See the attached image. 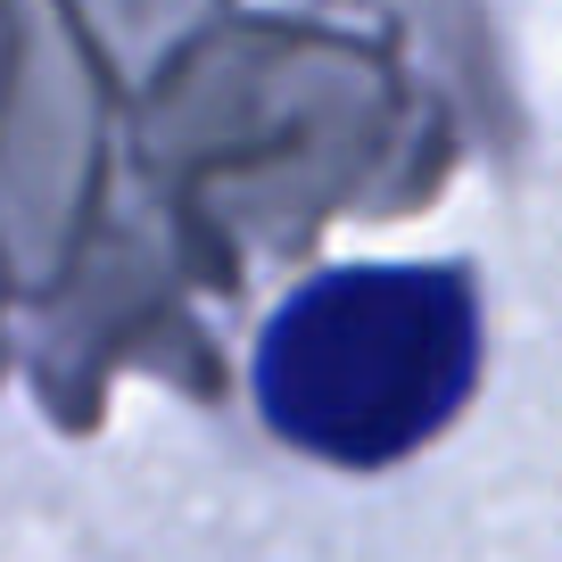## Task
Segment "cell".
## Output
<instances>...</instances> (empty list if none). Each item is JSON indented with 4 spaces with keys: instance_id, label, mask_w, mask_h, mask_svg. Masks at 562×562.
I'll list each match as a JSON object with an SVG mask.
<instances>
[{
    "instance_id": "cell-1",
    "label": "cell",
    "mask_w": 562,
    "mask_h": 562,
    "mask_svg": "<svg viewBox=\"0 0 562 562\" xmlns=\"http://www.w3.org/2000/svg\"><path fill=\"white\" fill-rule=\"evenodd\" d=\"M480 306L439 265L323 273L257 339V405L323 463H397L472 397Z\"/></svg>"
}]
</instances>
